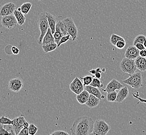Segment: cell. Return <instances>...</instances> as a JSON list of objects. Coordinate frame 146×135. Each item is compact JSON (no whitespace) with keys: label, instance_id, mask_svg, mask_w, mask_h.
<instances>
[{"label":"cell","instance_id":"1","mask_svg":"<svg viewBox=\"0 0 146 135\" xmlns=\"http://www.w3.org/2000/svg\"><path fill=\"white\" fill-rule=\"evenodd\" d=\"M93 120L83 116L77 118L70 128L72 135H90L93 132Z\"/></svg>","mask_w":146,"mask_h":135},{"label":"cell","instance_id":"2","mask_svg":"<svg viewBox=\"0 0 146 135\" xmlns=\"http://www.w3.org/2000/svg\"><path fill=\"white\" fill-rule=\"evenodd\" d=\"M37 23L41 32L39 38H38L37 43L39 45H42L43 38L47 32L48 29L50 28L45 12H42L39 14Z\"/></svg>","mask_w":146,"mask_h":135},{"label":"cell","instance_id":"3","mask_svg":"<svg viewBox=\"0 0 146 135\" xmlns=\"http://www.w3.org/2000/svg\"><path fill=\"white\" fill-rule=\"evenodd\" d=\"M111 129V126L103 120L98 119L94 122L93 132L91 135H106Z\"/></svg>","mask_w":146,"mask_h":135},{"label":"cell","instance_id":"4","mask_svg":"<svg viewBox=\"0 0 146 135\" xmlns=\"http://www.w3.org/2000/svg\"><path fill=\"white\" fill-rule=\"evenodd\" d=\"M123 82L133 89H138L143 86V75L140 72L134 73L129 75V78L123 80Z\"/></svg>","mask_w":146,"mask_h":135},{"label":"cell","instance_id":"5","mask_svg":"<svg viewBox=\"0 0 146 135\" xmlns=\"http://www.w3.org/2000/svg\"><path fill=\"white\" fill-rule=\"evenodd\" d=\"M120 69L124 72L131 75L134 73L137 68L135 65V60L124 58L120 64Z\"/></svg>","mask_w":146,"mask_h":135},{"label":"cell","instance_id":"6","mask_svg":"<svg viewBox=\"0 0 146 135\" xmlns=\"http://www.w3.org/2000/svg\"><path fill=\"white\" fill-rule=\"evenodd\" d=\"M63 21L67 26L68 34L71 36L73 41H76L78 36V29L73 19L71 17H68L64 19Z\"/></svg>","mask_w":146,"mask_h":135},{"label":"cell","instance_id":"7","mask_svg":"<svg viewBox=\"0 0 146 135\" xmlns=\"http://www.w3.org/2000/svg\"><path fill=\"white\" fill-rule=\"evenodd\" d=\"M17 24V21L14 14L2 17L1 19L2 26L9 29L16 27Z\"/></svg>","mask_w":146,"mask_h":135},{"label":"cell","instance_id":"8","mask_svg":"<svg viewBox=\"0 0 146 135\" xmlns=\"http://www.w3.org/2000/svg\"><path fill=\"white\" fill-rule=\"evenodd\" d=\"M70 89L74 94L78 95L84 90V85L81 79L76 77L70 83Z\"/></svg>","mask_w":146,"mask_h":135},{"label":"cell","instance_id":"9","mask_svg":"<svg viewBox=\"0 0 146 135\" xmlns=\"http://www.w3.org/2000/svg\"><path fill=\"white\" fill-rule=\"evenodd\" d=\"M16 9V5L14 3L9 2L0 7V16L2 17L14 14Z\"/></svg>","mask_w":146,"mask_h":135},{"label":"cell","instance_id":"10","mask_svg":"<svg viewBox=\"0 0 146 135\" xmlns=\"http://www.w3.org/2000/svg\"><path fill=\"white\" fill-rule=\"evenodd\" d=\"M8 87L11 91L18 92L23 87V81L20 78H14L9 80Z\"/></svg>","mask_w":146,"mask_h":135},{"label":"cell","instance_id":"11","mask_svg":"<svg viewBox=\"0 0 146 135\" xmlns=\"http://www.w3.org/2000/svg\"><path fill=\"white\" fill-rule=\"evenodd\" d=\"M122 87L123 85L117 79H113L107 85L105 89H103L102 91L108 93L109 92L115 91L116 90H120Z\"/></svg>","mask_w":146,"mask_h":135},{"label":"cell","instance_id":"12","mask_svg":"<svg viewBox=\"0 0 146 135\" xmlns=\"http://www.w3.org/2000/svg\"><path fill=\"white\" fill-rule=\"evenodd\" d=\"M140 50H138L134 45L129 46L125 51V56L126 58L135 60L139 56Z\"/></svg>","mask_w":146,"mask_h":135},{"label":"cell","instance_id":"13","mask_svg":"<svg viewBox=\"0 0 146 135\" xmlns=\"http://www.w3.org/2000/svg\"><path fill=\"white\" fill-rule=\"evenodd\" d=\"M129 94V91L128 87L126 86L120 89L117 94V97L115 102L116 103H121L124 100L127 98Z\"/></svg>","mask_w":146,"mask_h":135},{"label":"cell","instance_id":"14","mask_svg":"<svg viewBox=\"0 0 146 135\" xmlns=\"http://www.w3.org/2000/svg\"><path fill=\"white\" fill-rule=\"evenodd\" d=\"M45 13L47 18L50 28L52 30V32L54 34L56 31V26L57 22V18L55 16L52 15L48 12H45Z\"/></svg>","mask_w":146,"mask_h":135},{"label":"cell","instance_id":"15","mask_svg":"<svg viewBox=\"0 0 146 135\" xmlns=\"http://www.w3.org/2000/svg\"><path fill=\"white\" fill-rule=\"evenodd\" d=\"M135 62L139 70L142 72L146 71V57L139 56L135 60Z\"/></svg>","mask_w":146,"mask_h":135},{"label":"cell","instance_id":"16","mask_svg":"<svg viewBox=\"0 0 146 135\" xmlns=\"http://www.w3.org/2000/svg\"><path fill=\"white\" fill-rule=\"evenodd\" d=\"M84 89L90 94L93 95L95 96L98 98L100 100L102 99V95L101 91H100V88L89 85L84 86Z\"/></svg>","mask_w":146,"mask_h":135},{"label":"cell","instance_id":"17","mask_svg":"<svg viewBox=\"0 0 146 135\" xmlns=\"http://www.w3.org/2000/svg\"><path fill=\"white\" fill-rule=\"evenodd\" d=\"M100 99L98 98L95 96L93 95L90 94L89 98L85 105L90 108H93L96 107L100 104Z\"/></svg>","mask_w":146,"mask_h":135},{"label":"cell","instance_id":"18","mask_svg":"<svg viewBox=\"0 0 146 135\" xmlns=\"http://www.w3.org/2000/svg\"><path fill=\"white\" fill-rule=\"evenodd\" d=\"M90 94L88 91H86L84 89L80 94L76 95V100L78 101L79 103H80L81 105H84L87 102V101L90 97Z\"/></svg>","mask_w":146,"mask_h":135},{"label":"cell","instance_id":"19","mask_svg":"<svg viewBox=\"0 0 146 135\" xmlns=\"http://www.w3.org/2000/svg\"><path fill=\"white\" fill-rule=\"evenodd\" d=\"M56 30L58 31L62 34V36L68 35L67 26L64 21H59L56 26Z\"/></svg>","mask_w":146,"mask_h":135},{"label":"cell","instance_id":"20","mask_svg":"<svg viewBox=\"0 0 146 135\" xmlns=\"http://www.w3.org/2000/svg\"><path fill=\"white\" fill-rule=\"evenodd\" d=\"M55 42V40L54 38V35L52 32V30L50 29V28H49L47 30L46 34L43 38L42 43V45H44L45 44H48L50 43H54Z\"/></svg>","mask_w":146,"mask_h":135},{"label":"cell","instance_id":"21","mask_svg":"<svg viewBox=\"0 0 146 135\" xmlns=\"http://www.w3.org/2000/svg\"><path fill=\"white\" fill-rule=\"evenodd\" d=\"M14 14L17 21L18 24H19L20 26H22L25 23L26 17L22 12L16 9L14 12Z\"/></svg>","mask_w":146,"mask_h":135},{"label":"cell","instance_id":"22","mask_svg":"<svg viewBox=\"0 0 146 135\" xmlns=\"http://www.w3.org/2000/svg\"><path fill=\"white\" fill-rule=\"evenodd\" d=\"M11 125H9V128L6 129V125H3L0 124V135H15V132L13 130V127L11 126Z\"/></svg>","mask_w":146,"mask_h":135},{"label":"cell","instance_id":"23","mask_svg":"<svg viewBox=\"0 0 146 135\" xmlns=\"http://www.w3.org/2000/svg\"><path fill=\"white\" fill-rule=\"evenodd\" d=\"M42 46L43 50L46 54L55 50L57 48V47H57V44L55 42L45 44V45H42Z\"/></svg>","mask_w":146,"mask_h":135},{"label":"cell","instance_id":"24","mask_svg":"<svg viewBox=\"0 0 146 135\" xmlns=\"http://www.w3.org/2000/svg\"><path fill=\"white\" fill-rule=\"evenodd\" d=\"M12 126L13 130L15 132V135H18L21 130L23 128V127L21 126L20 124L19 123L18 120V118H16L13 119V124H12Z\"/></svg>","mask_w":146,"mask_h":135},{"label":"cell","instance_id":"25","mask_svg":"<svg viewBox=\"0 0 146 135\" xmlns=\"http://www.w3.org/2000/svg\"><path fill=\"white\" fill-rule=\"evenodd\" d=\"M119 41H125V39L121 36L120 35H117L115 34H112L110 38V42L111 44L113 46H115L117 42Z\"/></svg>","mask_w":146,"mask_h":135},{"label":"cell","instance_id":"26","mask_svg":"<svg viewBox=\"0 0 146 135\" xmlns=\"http://www.w3.org/2000/svg\"><path fill=\"white\" fill-rule=\"evenodd\" d=\"M32 4L30 2L23 3L21 6V12L24 15H27L32 7Z\"/></svg>","mask_w":146,"mask_h":135},{"label":"cell","instance_id":"27","mask_svg":"<svg viewBox=\"0 0 146 135\" xmlns=\"http://www.w3.org/2000/svg\"><path fill=\"white\" fill-rule=\"evenodd\" d=\"M90 85L98 88H102L104 86L103 83L100 81V79H97L95 77H93V79L92 83L90 84Z\"/></svg>","mask_w":146,"mask_h":135},{"label":"cell","instance_id":"28","mask_svg":"<svg viewBox=\"0 0 146 135\" xmlns=\"http://www.w3.org/2000/svg\"><path fill=\"white\" fill-rule=\"evenodd\" d=\"M0 124L6 125H12L13 124V120H12L8 116H2L0 118Z\"/></svg>","mask_w":146,"mask_h":135},{"label":"cell","instance_id":"29","mask_svg":"<svg viewBox=\"0 0 146 135\" xmlns=\"http://www.w3.org/2000/svg\"><path fill=\"white\" fill-rule=\"evenodd\" d=\"M117 93L115 91L108 93L107 95V100H108L109 102H115V100L117 99Z\"/></svg>","mask_w":146,"mask_h":135},{"label":"cell","instance_id":"30","mask_svg":"<svg viewBox=\"0 0 146 135\" xmlns=\"http://www.w3.org/2000/svg\"><path fill=\"white\" fill-rule=\"evenodd\" d=\"M146 41V36L143 35V34H139L138 35L134 40L133 41V45H135V44H137L138 43H140L143 44L144 42Z\"/></svg>","mask_w":146,"mask_h":135},{"label":"cell","instance_id":"31","mask_svg":"<svg viewBox=\"0 0 146 135\" xmlns=\"http://www.w3.org/2000/svg\"><path fill=\"white\" fill-rule=\"evenodd\" d=\"M81 79L83 81V85L86 86V85H90V84L93 79V76L91 75H86L84 77H81Z\"/></svg>","mask_w":146,"mask_h":135},{"label":"cell","instance_id":"32","mask_svg":"<svg viewBox=\"0 0 146 135\" xmlns=\"http://www.w3.org/2000/svg\"><path fill=\"white\" fill-rule=\"evenodd\" d=\"M29 128V134L30 135H35L38 130V127L33 124H30Z\"/></svg>","mask_w":146,"mask_h":135},{"label":"cell","instance_id":"33","mask_svg":"<svg viewBox=\"0 0 146 135\" xmlns=\"http://www.w3.org/2000/svg\"><path fill=\"white\" fill-rule=\"evenodd\" d=\"M53 35H54V40H55V42L58 45L59 43V42L60 41L61 38L62 37V33L56 30L55 32L53 34Z\"/></svg>","mask_w":146,"mask_h":135},{"label":"cell","instance_id":"34","mask_svg":"<svg viewBox=\"0 0 146 135\" xmlns=\"http://www.w3.org/2000/svg\"><path fill=\"white\" fill-rule=\"evenodd\" d=\"M71 38V36L69 34L67 35H64L62 36L60 41L59 42L58 44L57 45V47H59L62 44H64L65 43H66L69 40H70Z\"/></svg>","mask_w":146,"mask_h":135},{"label":"cell","instance_id":"35","mask_svg":"<svg viewBox=\"0 0 146 135\" xmlns=\"http://www.w3.org/2000/svg\"><path fill=\"white\" fill-rule=\"evenodd\" d=\"M126 46V41H119L117 42V44L115 45V46H116L117 48L118 49H123Z\"/></svg>","mask_w":146,"mask_h":135},{"label":"cell","instance_id":"36","mask_svg":"<svg viewBox=\"0 0 146 135\" xmlns=\"http://www.w3.org/2000/svg\"><path fill=\"white\" fill-rule=\"evenodd\" d=\"M52 135H69V133L63 130H56L50 134Z\"/></svg>","mask_w":146,"mask_h":135},{"label":"cell","instance_id":"37","mask_svg":"<svg viewBox=\"0 0 146 135\" xmlns=\"http://www.w3.org/2000/svg\"><path fill=\"white\" fill-rule=\"evenodd\" d=\"M96 73L94 75V76H93V77H95L97 79H100L102 78V70L100 69V68H97L96 69Z\"/></svg>","mask_w":146,"mask_h":135},{"label":"cell","instance_id":"38","mask_svg":"<svg viewBox=\"0 0 146 135\" xmlns=\"http://www.w3.org/2000/svg\"><path fill=\"white\" fill-rule=\"evenodd\" d=\"M18 122L20 124L21 126H23V123L26 121L25 118L24 117L23 115H21L20 116L18 117Z\"/></svg>","mask_w":146,"mask_h":135},{"label":"cell","instance_id":"39","mask_svg":"<svg viewBox=\"0 0 146 135\" xmlns=\"http://www.w3.org/2000/svg\"><path fill=\"white\" fill-rule=\"evenodd\" d=\"M29 134V128L26 127H23V129L21 130V132L19 133L18 135H28Z\"/></svg>","mask_w":146,"mask_h":135},{"label":"cell","instance_id":"40","mask_svg":"<svg viewBox=\"0 0 146 135\" xmlns=\"http://www.w3.org/2000/svg\"><path fill=\"white\" fill-rule=\"evenodd\" d=\"M11 50H12V52L14 55H18L19 52H20V50L16 46H12L11 48Z\"/></svg>","mask_w":146,"mask_h":135},{"label":"cell","instance_id":"41","mask_svg":"<svg viewBox=\"0 0 146 135\" xmlns=\"http://www.w3.org/2000/svg\"><path fill=\"white\" fill-rule=\"evenodd\" d=\"M134 46H135V47H136L138 50H144V49H146L143 43H138L137 44H135Z\"/></svg>","mask_w":146,"mask_h":135},{"label":"cell","instance_id":"42","mask_svg":"<svg viewBox=\"0 0 146 135\" xmlns=\"http://www.w3.org/2000/svg\"><path fill=\"white\" fill-rule=\"evenodd\" d=\"M139 56L143 57H146V49L140 50Z\"/></svg>","mask_w":146,"mask_h":135},{"label":"cell","instance_id":"43","mask_svg":"<svg viewBox=\"0 0 146 135\" xmlns=\"http://www.w3.org/2000/svg\"><path fill=\"white\" fill-rule=\"evenodd\" d=\"M30 124L28 121H26L24 123H23V127H26V128H28Z\"/></svg>","mask_w":146,"mask_h":135},{"label":"cell","instance_id":"44","mask_svg":"<svg viewBox=\"0 0 146 135\" xmlns=\"http://www.w3.org/2000/svg\"><path fill=\"white\" fill-rule=\"evenodd\" d=\"M96 69H92L90 71V73L92 74H93V75H94L95 73H96Z\"/></svg>","mask_w":146,"mask_h":135},{"label":"cell","instance_id":"45","mask_svg":"<svg viewBox=\"0 0 146 135\" xmlns=\"http://www.w3.org/2000/svg\"><path fill=\"white\" fill-rule=\"evenodd\" d=\"M143 45H144V46L145 47V48L146 49V41L144 42V43H143Z\"/></svg>","mask_w":146,"mask_h":135},{"label":"cell","instance_id":"46","mask_svg":"<svg viewBox=\"0 0 146 135\" xmlns=\"http://www.w3.org/2000/svg\"><path fill=\"white\" fill-rule=\"evenodd\" d=\"M17 10H18V11H21V7H19V8H18V9H17Z\"/></svg>","mask_w":146,"mask_h":135},{"label":"cell","instance_id":"47","mask_svg":"<svg viewBox=\"0 0 146 135\" xmlns=\"http://www.w3.org/2000/svg\"><path fill=\"white\" fill-rule=\"evenodd\" d=\"M137 1H139V0H137Z\"/></svg>","mask_w":146,"mask_h":135},{"label":"cell","instance_id":"48","mask_svg":"<svg viewBox=\"0 0 146 135\" xmlns=\"http://www.w3.org/2000/svg\"></svg>","mask_w":146,"mask_h":135}]
</instances>
